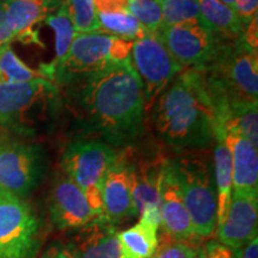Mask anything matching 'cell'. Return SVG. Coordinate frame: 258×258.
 Masks as SVG:
<instances>
[{
    "label": "cell",
    "mask_w": 258,
    "mask_h": 258,
    "mask_svg": "<svg viewBox=\"0 0 258 258\" xmlns=\"http://www.w3.org/2000/svg\"><path fill=\"white\" fill-rule=\"evenodd\" d=\"M47 24L55 32L56 56L55 60L50 64L43 66L40 70V72L43 74L44 78H47V73L50 70H53L54 67H56L57 64H60L66 59L70 48L72 46L74 38L77 36V31L74 29L73 22L70 17L69 10H67V6L64 3L60 6L55 15L47 16Z\"/></svg>",
    "instance_id": "obj_23"
},
{
    "label": "cell",
    "mask_w": 258,
    "mask_h": 258,
    "mask_svg": "<svg viewBox=\"0 0 258 258\" xmlns=\"http://www.w3.org/2000/svg\"><path fill=\"white\" fill-rule=\"evenodd\" d=\"M233 9L245 28L254 17H257L258 0H235Z\"/></svg>",
    "instance_id": "obj_31"
},
{
    "label": "cell",
    "mask_w": 258,
    "mask_h": 258,
    "mask_svg": "<svg viewBox=\"0 0 258 258\" xmlns=\"http://www.w3.org/2000/svg\"><path fill=\"white\" fill-rule=\"evenodd\" d=\"M4 47H6V46H4ZM4 47H0V54H2V51H3V49H4Z\"/></svg>",
    "instance_id": "obj_39"
},
{
    "label": "cell",
    "mask_w": 258,
    "mask_h": 258,
    "mask_svg": "<svg viewBox=\"0 0 258 258\" xmlns=\"http://www.w3.org/2000/svg\"><path fill=\"white\" fill-rule=\"evenodd\" d=\"M124 157L127 160L129 179H131L135 217L148 206H160L161 207V175H163V169L166 160H161L158 158L156 160L140 159L131 163L127 154H124Z\"/></svg>",
    "instance_id": "obj_17"
},
{
    "label": "cell",
    "mask_w": 258,
    "mask_h": 258,
    "mask_svg": "<svg viewBox=\"0 0 258 258\" xmlns=\"http://www.w3.org/2000/svg\"><path fill=\"white\" fill-rule=\"evenodd\" d=\"M133 41L111 36L103 32L78 34L69 54L60 64L47 73V78L60 83H72L74 79L98 72L109 64L132 59Z\"/></svg>",
    "instance_id": "obj_5"
},
{
    "label": "cell",
    "mask_w": 258,
    "mask_h": 258,
    "mask_svg": "<svg viewBox=\"0 0 258 258\" xmlns=\"http://www.w3.org/2000/svg\"><path fill=\"white\" fill-rule=\"evenodd\" d=\"M99 31L128 41H138L151 34L129 12H98Z\"/></svg>",
    "instance_id": "obj_24"
},
{
    "label": "cell",
    "mask_w": 258,
    "mask_h": 258,
    "mask_svg": "<svg viewBox=\"0 0 258 258\" xmlns=\"http://www.w3.org/2000/svg\"><path fill=\"white\" fill-rule=\"evenodd\" d=\"M64 4L69 10L77 35L99 31L98 14L93 0H66Z\"/></svg>",
    "instance_id": "obj_27"
},
{
    "label": "cell",
    "mask_w": 258,
    "mask_h": 258,
    "mask_svg": "<svg viewBox=\"0 0 258 258\" xmlns=\"http://www.w3.org/2000/svg\"><path fill=\"white\" fill-rule=\"evenodd\" d=\"M42 258H76L73 256V253L67 249L66 245L62 244H53L44 252Z\"/></svg>",
    "instance_id": "obj_35"
},
{
    "label": "cell",
    "mask_w": 258,
    "mask_h": 258,
    "mask_svg": "<svg viewBox=\"0 0 258 258\" xmlns=\"http://www.w3.org/2000/svg\"><path fill=\"white\" fill-rule=\"evenodd\" d=\"M217 147L214 150V179L217 188V224L220 225L226 219L231 205L233 183H232V161L224 132L217 127L215 131Z\"/></svg>",
    "instance_id": "obj_21"
},
{
    "label": "cell",
    "mask_w": 258,
    "mask_h": 258,
    "mask_svg": "<svg viewBox=\"0 0 258 258\" xmlns=\"http://www.w3.org/2000/svg\"><path fill=\"white\" fill-rule=\"evenodd\" d=\"M40 226L22 198L0 190V258H35Z\"/></svg>",
    "instance_id": "obj_7"
},
{
    "label": "cell",
    "mask_w": 258,
    "mask_h": 258,
    "mask_svg": "<svg viewBox=\"0 0 258 258\" xmlns=\"http://www.w3.org/2000/svg\"><path fill=\"white\" fill-rule=\"evenodd\" d=\"M191 219L194 232L209 237L217 226V188L211 161L189 154L170 161Z\"/></svg>",
    "instance_id": "obj_4"
},
{
    "label": "cell",
    "mask_w": 258,
    "mask_h": 258,
    "mask_svg": "<svg viewBox=\"0 0 258 258\" xmlns=\"http://www.w3.org/2000/svg\"><path fill=\"white\" fill-rule=\"evenodd\" d=\"M128 12L152 34L163 25V15L156 0H128Z\"/></svg>",
    "instance_id": "obj_28"
},
{
    "label": "cell",
    "mask_w": 258,
    "mask_h": 258,
    "mask_svg": "<svg viewBox=\"0 0 258 258\" xmlns=\"http://www.w3.org/2000/svg\"><path fill=\"white\" fill-rule=\"evenodd\" d=\"M160 199L163 219L161 226L164 228V233L176 240L191 239L196 234L170 161H165L163 169Z\"/></svg>",
    "instance_id": "obj_14"
},
{
    "label": "cell",
    "mask_w": 258,
    "mask_h": 258,
    "mask_svg": "<svg viewBox=\"0 0 258 258\" xmlns=\"http://www.w3.org/2000/svg\"><path fill=\"white\" fill-rule=\"evenodd\" d=\"M66 247L76 258H122L118 232L102 217L77 230Z\"/></svg>",
    "instance_id": "obj_15"
},
{
    "label": "cell",
    "mask_w": 258,
    "mask_h": 258,
    "mask_svg": "<svg viewBox=\"0 0 258 258\" xmlns=\"http://www.w3.org/2000/svg\"><path fill=\"white\" fill-rule=\"evenodd\" d=\"M49 209L60 230H79L97 218L84 192L66 175L57 177L51 186Z\"/></svg>",
    "instance_id": "obj_13"
},
{
    "label": "cell",
    "mask_w": 258,
    "mask_h": 258,
    "mask_svg": "<svg viewBox=\"0 0 258 258\" xmlns=\"http://www.w3.org/2000/svg\"><path fill=\"white\" fill-rule=\"evenodd\" d=\"M157 34L183 69L206 66L222 42L217 40L202 24L161 25Z\"/></svg>",
    "instance_id": "obj_10"
},
{
    "label": "cell",
    "mask_w": 258,
    "mask_h": 258,
    "mask_svg": "<svg viewBox=\"0 0 258 258\" xmlns=\"http://www.w3.org/2000/svg\"><path fill=\"white\" fill-rule=\"evenodd\" d=\"M198 245L189 240H176L164 233V239L158 244L156 252L151 258H196Z\"/></svg>",
    "instance_id": "obj_29"
},
{
    "label": "cell",
    "mask_w": 258,
    "mask_h": 258,
    "mask_svg": "<svg viewBox=\"0 0 258 258\" xmlns=\"http://www.w3.org/2000/svg\"><path fill=\"white\" fill-rule=\"evenodd\" d=\"M238 258H258V239L253 238L246 246L238 250Z\"/></svg>",
    "instance_id": "obj_36"
},
{
    "label": "cell",
    "mask_w": 258,
    "mask_h": 258,
    "mask_svg": "<svg viewBox=\"0 0 258 258\" xmlns=\"http://www.w3.org/2000/svg\"><path fill=\"white\" fill-rule=\"evenodd\" d=\"M79 102L85 123L112 145L138 137L145 111L144 88L132 59L83 77Z\"/></svg>",
    "instance_id": "obj_1"
},
{
    "label": "cell",
    "mask_w": 258,
    "mask_h": 258,
    "mask_svg": "<svg viewBox=\"0 0 258 258\" xmlns=\"http://www.w3.org/2000/svg\"><path fill=\"white\" fill-rule=\"evenodd\" d=\"M157 226L140 220L128 230L118 232L122 258H151L156 252L159 237Z\"/></svg>",
    "instance_id": "obj_22"
},
{
    "label": "cell",
    "mask_w": 258,
    "mask_h": 258,
    "mask_svg": "<svg viewBox=\"0 0 258 258\" xmlns=\"http://www.w3.org/2000/svg\"><path fill=\"white\" fill-rule=\"evenodd\" d=\"M5 2H8V0H0V3H5Z\"/></svg>",
    "instance_id": "obj_40"
},
{
    "label": "cell",
    "mask_w": 258,
    "mask_h": 258,
    "mask_svg": "<svg viewBox=\"0 0 258 258\" xmlns=\"http://www.w3.org/2000/svg\"><path fill=\"white\" fill-rule=\"evenodd\" d=\"M196 258H238V250L226 246L220 241H209L199 250Z\"/></svg>",
    "instance_id": "obj_30"
},
{
    "label": "cell",
    "mask_w": 258,
    "mask_h": 258,
    "mask_svg": "<svg viewBox=\"0 0 258 258\" xmlns=\"http://www.w3.org/2000/svg\"><path fill=\"white\" fill-rule=\"evenodd\" d=\"M4 6L6 22L15 40L41 46L34 28L49 14L46 0H8Z\"/></svg>",
    "instance_id": "obj_19"
},
{
    "label": "cell",
    "mask_w": 258,
    "mask_h": 258,
    "mask_svg": "<svg viewBox=\"0 0 258 258\" xmlns=\"http://www.w3.org/2000/svg\"><path fill=\"white\" fill-rule=\"evenodd\" d=\"M38 151L16 141H0V190L23 198L41 178Z\"/></svg>",
    "instance_id": "obj_9"
},
{
    "label": "cell",
    "mask_w": 258,
    "mask_h": 258,
    "mask_svg": "<svg viewBox=\"0 0 258 258\" xmlns=\"http://www.w3.org/2000/svg\"><path fill=\"white\" fill-rule=\"evenodd\" d=\"M241 38L245 43L250 48L257 50L258 47V25H257V17H254L246 27L244 28Z\"/></svg>",
    "instance_id": "obj_34"
},
{
    "label": "cell",
    "mask_w": 258,
    "mask_h": 258,
    "mask_svg": "<svg viewBox=\"0 0 258 258\" xmlns=\"http://www.w3.org/2000/svg\"><path fill=\"white\" fill-rule=\"evenodd\" d=\"M14 40V34L10 30L8 22H6L4 3H0V47L10 46V43Z\"/></svg>",
    "instance_id": "obj_33"
},
{
    "label": "cell",
    "mask_w": 258,
    "mask_h": 258,
    "mask_svg": "<svg viewBox=\"0 0 258 258\" xmlns=\"http://www.w3.org/2000/svg\"><path fill=\"white\" fill-rule=\"evenodd\" d=\"M154 105L158 133L175 150L203 148L215 140V112L198 69L178 74Z\"/></svg>",
    "instance_id": "obj_2"
},
{
    "label": "cell",
    "mask_w": 258,
    "mask_h": 258,
    "mask_svg": "<svg viewBox=\"0 0 258 258\" xmlns=\"http://www.w3.org/2000/svg\"><path fill=\"white\" fill-rule=\"evenodd\" d=\"M116 157L106 143L78 140L66 148L61 160L64 175L79 186L97 217L103 214V183Z\"/></svg>",
    "instance_id": "obj_6"
},
{
    "label": "cell",
    "mask_w": 258,
    "mask_h": 258,
    "mask_svg": "<svg viewBox=\"0 0 258 258\" xmlns=\"http://www.w3.org/2000/svg\"><path fill=\"white\" fill-rule=\"evenodd\" d=\"M57 89L47 79L0 83V125L21 123L34 109L54 102Z\"/></svg>",
    "instance_id": "obj_11"
},
{
    "label": "cell",
    "mask_w": 258,
    "mask_h": 258,
    "mask_svg": "<svg viewBox=\"0 0 258 258\" xmlns=\"http://www.w3.org/2000/svg\"><path fill=\"white\" fill-rule=\"evenodd\" d=\"M257 192L232 191L230 209L225 220L219 225L218 237L221 244L240 250L257 237Z\"/></svg>",
    "instance_id": "obj_12"
},
{
    "label": "cell",
    "mask_w": 258,
    "mask_h": 258,
    "mask_svg": "<svg viewBox=\"0 0 258 258\" xmlns=\"http://www.w3.org/2000/svg\"><path fill=\"white\" fill-rule=\"evenodd\" d=\"M198 70L215 114L239 103L257 102V50L247 46L241 37L220 42L213 59Z\"/></svg>",
    "instance_id": "obj_3"
},
{
    "label": "cell",
    "mask_w": 258,
    "mask_h": 258,
    "mask_svg": "<svg viewBox=\"0 0 258 258\" xmlns=\"http://www.w3.org/2000/svg\"><path fill=\"white\" fill-rule=\"evenodd\" d=\"M97 14L103 12H128V0H93Z\"/></svg>",
    "instance_id": "obj_32"
},
{
    "label": "cell",
    "mask_w": 258,
    "mask_h": 258,
    "mask_svg": "<svg viewBox=\"0 0 258 258\" xmlns=\"http://www.w3.org/2000/svg\"><path fill=\"white\" fill-rule=\"evenodd\" d=\"M163 15V25L201 24L196 0H156Z\"/></svg>",
    "instance_id": "obj_25"
},
{
    "label": "cell",
    "mask_w": 258,
    "mask_h": 258,
    "mask_svg": "<svg viewBox=\"0 0 258 258\" xmlns=\"http://www.w3.org/2000/svg\"><path fill=\"white\" fill-rule=\"evenodd\" d=\"M46 3H47L48 10H49V12H50L51 10L59 9L60 6L63 4V3H66V0H46Z\"/></svg>",
    "instance_id": "obj_37"
},
{
    "label": "cell",
    "mask_w": 258,
    "mask_h": 258,
    "mask_svg": "<svg viewBox=\"0 0 258 258\" xmlns=\"http://www.w3.org/2000/svg\"><path fill=\"white\" fill-rule=\"evenodd\" d=\"M222 132L231 154L233 190L258 194L257 147L237 132Z\"/></svg>",
    "instance_id": "obj_18"
},
{
    "label": "cell",
    "mask_w": 258,
    "mask_h": 258,
    "mask_svg": "<svg viewBox=\"0 0 258 258\" xmlns=\"http://www.w3.org/2000/svg\"><path fill=\"white\" fill-rule=\"evenodd\" d=\"M219 2L224 3V4L228 5V6H232V8H233L234 4H235V0H219Z\"/></svg>",
    "instance_id": "obj_38"
},
{
    "label": "cell",
    "mask_w": 258,
    "mask_h": 258,
    "mask_svg": "<svg viewBox=\"0 0 258 258\" xmlns=\"http://www.w3.org/2000/svg\"><path fill=\"white\" fill-rule=\"evenodd\" d=\"M200 22L217 40L230 42L239 40L244 27L234 9L219 0H196Z\"/></svg>",
    "instance_id": "obj_20"
},
{
    "label": "cell",
    "mask_w": 258,
    "mask_h": 258,
    "mask_svg": "<svg viewBox=\"0 0 258 258\" xmlns=\"http://www.w3.org/2000/svg\"><path fill=\"white\" fill-rule=\"evenodd\" d=\"M35 79H46L40 71H34L16 55L10 46L0 54V83H28Z\"/></svg>",
    "instance_id": "obj_26"
},
{
    "label": "cell",
    "mask_w": 258,
    "mask_h": 258,
    "mask_svg": "<svg viewBox=\"0 0 258 258\" xmlns=\"http://www.w3.org/2000/svg\"><path fill=\"white\" fill-rule=\"evenodd\" d=\"M132 62L143 83L145 110H152L157 99L183 67L171 55L157 32L133 42Z\"/></svg>",
    "instance_id": "obj_8"
},
{
    "label": "cell",
    "mask_w": 258,
    "mask_h": 258,
    "mask_svg": "<svg viewBox=\"0 0 258 258\" xmlns=\"http://www.w3.org/2000/svg\"><path fill=\"white\" fill-rule=\"evenodd\" d=\"M102 198V218L111 224H117L128 217H135L131 179L124 154H117L114 164L106 173L103 183Z\"/></svg>",
    "instance_id": "obj_16"
}]
</instances>
